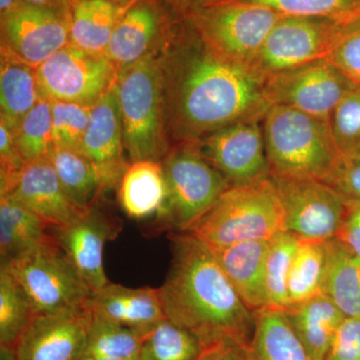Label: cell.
I'll return each mask as SVG.
<instances>
[{
    "label": "cell",
    "mask_w": 360,
    "mask_h": 360,
    "mask_svg": "<svg viewBox=\"0 0 360 360\" xmlns=\"http://www.w3.org/2000/svg\"><path fill=\"white\" fill-rule=\"evenodd\" d=\"M158 58L168 135L184 143L239 120L264 117L271 106L265 80L212 49L186 18L175 22Z\"/></svg>",
    "instance_id": "cell-1"
},
{
    "label": "cell",
    "mask_w": 360,
    "mask_h": 360,
    "mask_svg": "<svg viewBox=\"0 0 360 360\" xmlns=\"http://www.w3.org/2000/svg\"><path fill=\"white\" fill-rule=\"evenodd\" d=\"M172 259L160 290L165 316L203 347L231 338L250 347L255 314L246 307L212 248L186 232L172 234Z\"/></svg>",
    "instance_id": "cell-2"
},
{
    "label": "cell",
    "mask_w": 360,
    "mask_h": 360,
    "mask_svg": "<svg viewBox=\"0 0 360 360\" xmlns=\"http://www.w3.org/2000/svg\"><path fill=\"white\" fill-rule=\"evenodd\" d=\"M262 122L269 176L328 181L340 158L329 120L274 104Z\"/></svg>",
    "instance_id": "cell-3"
},
{
    "label": "cell",
    "mask_w": 360,
    "mask_h": 360,
    "mask_svg": "<svg viewBox=\"0 0 360 360\" xmlns=\"http://www.w3.org/2000/svg\"><path fill=\"white\" fill-rule=\"evenodd\" d=\"M158 49L118 70L116 77L123 143L131 162H161L168 153L169 135Z\"/></svg>",
    "instance_id": "cell-4"
},
{
    "label": "cell",
    "mask_w": 360,
    "mask_h": 360,
    "mask_svg": "<svg viewBox=\"0 0 360 360\" xmlns=\"http://www.w3.org/2000/svg\"><path fill=\"white\" fill-rule=\"evenodd\" d=\"M286 231L281 196L269 177L231 186L186 233L210 248L270 240Z\"/></svg>",
    "instance_id": "cell-5"
},
{
    "label": "cell",
    "mask_w": 360,
    "mask_h": 360,
    "mask_svg": "<svg viewBox=\"0 0 360 360\" xmlns=\"http://www.w3.org/2000/svg\"><path fill=\"white\" fill-rule=\"evenodd\" d=\"M7 264L32 303L35 315L87 307L92 290L53 236Z\"/></svg>",
    "instance_id": "cell-6"
},
{
    "label": "cell",
    "mask_w": 360,
    "mask_h": 360,
    "mask_svg": "<svg viewBox=\"0 0 360 360\" xmlns=\"http://www.w3.org/2000/svg\"><path fill=\"white\" fill-rule=\"evenodd\" d=\"M161 163L167 200L158 219L175 231L188 232L231 186L203 158L195 143L174 148Z\"/></svg>",
    "instance_id": "cell-7"
},
{
    "label": "cell",
    "mask_w": 360,
    "mask_h": 360,
    "mask_svg": "<svg viewBox=\"0 0 360 360\" xmlns=\"http://www.w3.org/2000/svg\"><path fill=\"white\" fill-rule=\"evenodd\" d=\"M283 16L253 4L213 1L184 18L212 49L250 70L269 33Z\"/></svg>",
    "instance_id": "cell-8"
},
{
    "label": "cell",
    "mask_w": 360,
    "mask_h": 360,
    "mask_svg": "<svg viewBox=\"0 0 360 360\" xmlns=\"http://www.w3.org/2000/svg\"><path fill=\"white\" fill-rule=\"evenodd\" d=\"M359 25L328 18L283 16L269 33L250 70L265 80L328 59L343 37Z\"/></svg>",
    "instance_id": "cell-9"
},
{
    "label": "cell",
    "mask_w": 360,
    "mask_h": 360,
    "mask_svg": "<svg viewBox=\"0 0 360 360\" xmlns=\"http://www.w3.org/2000/svg\"><path fill=\"white\" fill-rule=\"evenodd\" d=\"M117 71L105 53L68 44L40 65L37 75L45 98L94 106L115 84Z\"/></svg>",
    "instance_id": "cell-10"
},
{
    "label": "cell",
    "mask_w": 360,
    "mask_h": 360,
    "mask_svg": "<svg viewBox=\"0 0 360 360\" xmlns=\"http://www.w3.org/2000/svg\"><path fill=\"white\" fill-rule=\"evenodd\" d=\"M1 20V45L37 68L70 42V1L37 6L21 1Z\"/></svg>",
    "instance_id": "cell-11"
},
{
    "label": "cell",
    "mask_w": 360,
    "mask_h": 360,
    "mask_svg": "<svg viewBox=\"0 0 360 360\" xmlns=\"http://www.w3.org/2000/svg\"><path fill=\"white\" fill-rule=\"evenodd\" d=\"M270 179L283 202L286 231L307 240L336 238L347 205L333 187L314 179Z\"/></svg>",
    "instance_id": "cell-12"
},
{
    "label": "cell",
    "mask_w": 360,
    "mask_h": 360,
    "mask_svg": "<svg viewBox=\"0 0 360 360\" xmlns=\"http://www.w3.org/2000/svg\"><path fill=\"white\" fill-rule=\"evenodd\" d=\"M264 117L246 118L225 125L196 141L198 150L229 186L251 184L269 177Z\"/></svg>",
    "instance_id": "cell-13"
},
{
    "label": "cell",
    "mask_w": 360,
    "mask_h": 360,
    "mask_svg": "<svg viewBox=\"0 0 360 360\" xmlns=\"http://www.w3.org/2000/svg\"><path fill=\"white\" fill-rule=\"evenodd\" d=\"M354 85L323 59L267 77L265 91L271 105L290 106L330 120L336 105Z\"/></svg>",
    "instance_id": "cell-14"
},
{
    "label": "cell",
    "mask_w": 360,
    "mask_h": 360,
    "mask_svg": "<svg viewBox=\"0 0 360 360\" xmlns=\"http://www.w3.org/2000/svg\"><path fill=\"white\" fill-rule=\"evenodd\" d=\"M52 229L53 238L92 292L110 283L103 266V250L105 243L115 240L122 231L120 222L97 203L70 224Z\"/></svg>",
    "instance_id": "cell-15"
},
{
    "label": "cell",
    "mask_w": 360,
    "mask_h": 360,
    "mask_svg": "<svg viewBox=\"0 0 360 360\" xmlns=\"http://www.w3.org/2000/svg\"><path fill=\"white\" fill-rule=\"evenodd\" d=\"M181 16L165 0H136L115 28L105 54L117 70L158 51Z\"/></svg>",
    "instance_id": "cell-16"
},
{
    "label": "cell",
    "mask_w": 360,
    "mask_h": 360,
    "mask_svg": "<svg viewBox=\"0 0 360 360\" xmlns=\"http://www.w3.org/2000/svg\"><path fill=\"white\" fill-rule=\"evenodd\" d=\"M94 312L89 307L35 315L16 345L18 360H79L86 354Z\"/></svg>",
    "instance_id": "cell-17"
},
{
    "label": "cell",
    "mask_w": 360,
    "mask_h": 360,
    "mask_svg": "<svg viewBox=\"0 0 360 360\" xmlns=\"http://www.w3.org/2000/svg\"><path fill=\"white\" fill-rule=\"evenodd\" d=\"M123 130L115 82L92 108L80 153L101 170L108 187L120 184L130 163L123 158Z\"/></svg>",
    "instance_id": "cell-18"
},
{
    "label": "cell",
    "mask_w": 360,
    "mask_h": 360,
    "mask_svg": "<svg viewBox=\"0 0 360 360\" xmlns=\"http://www.w3.org/2000/svg\"><path fill=\"white\" fill-rule=\"evenodd\" d=\"M22 203L47 226H65L84 212L78 210L65 189L49 158L27 162L4 195Z\"/></svg>",
    "instance_id": "cell-19"
},
{
    "label": "cell",
    "mask_w": 360,
    "mask_h": 360,
    "mask_svg": "<svg viewBox=\"0 0 360 360\" xmlns=\"http://www.w3.org/2000/svg\"><path fill=\"white\" fill-rule=\"evenodd\" d=\"M87 307L94 314L144 335L167 317L158 288H131L110 283L92 292Z\"/></svg>",
    "instance_id": "cell-20"
},
{
    "label": "cell",
    "mask_w": 360,
    "mask_h": 360,
    "mask_svg": "<svg viewBox=\"0 0 360 360\" xmlns=\"http://www.w3.org/2000/svg\"><path fill=\"white\" fill-rule=\"evenodd\" d=\"M269 240H252L212 248L243 303L252 312L269 307L265 262Z\"/></svg>",
    "instance_id": "cell-21"
},
{
    "label": "cell",
    "mask_w": 360,
    "mask_h": 360,
    "mask_svg": "<svg viewBox=\"0 0 360 360\" xmlns=\"http://www.w3.org/2000/svg\"><path fill=\"white\" fill-rule=\"evenodd\" d=\"M167 200V184L160 161H134L118 184V202L127 217L146 219L160 215Z\"/></svg>",
    "instance_id": "cell-22"
},
{
    "label": "cell",
    "mask_w": 360,
    "mask_h": 360,
    "mask_svg": "<svg viewBox=\"0 0 360 360\" xmlns=\"http://www.w3.org/2000/svg\"><path fill=\"white\" fill-rule=\"evenodd\" d=\"M283 311L312 360H324L345 319L335 302L321 292L305 302L291 304Z\"/></svg>",
    "instance_id": "cell-23"
},
{
    "label": "cell",
    "mask_w": 360,
    "mask_h": 360,
    "mask_svg": "<svg viewBox=\"0 0 360 360\" xmlns=\"http://www.w3.org/2000/svg\"><path fill=\"white\" fill-rule=\"evenodd\" d=\"M0 63L1 120L13 132L41 96L37 68L2 45Z\"/></svg>",
    "instance_id": "cell-24"
},
{
    "label": "cell",
    "mask_w": 360,
    "mask_h": 360,
    "mask_svg": "<svg viewBox=\"0 0 360 360\" xmlns=\"http://www.w3.org/2000/svg\"><path fill=\"white\" fill-rule=\"evenodd\" d=\"M68 1L71 9L70 44L94 53H105L118 21L134 4H120L105 0Z\"/></svg>",
    "instance_id": "cell-25"
},
{
    "label": "cell",
    "mask_w": 360,
    "mask_h": 360,
    "mask_svg": "<svg viewBox=\"0 0 360 360\" xmlns=\"http://www.w3.org/2000/svg\"><path fill=\"white\" fill-rule=\"evenodd\" d=\"M326 264L321 292L345 316L360 317V257L338 238L326 241Z\"/></svg>",
    "instance_id": "cell-26"
},
{
    "label": "cell",
    "mask_w": 360,
    "mask_h": 360,
    "mask_svg": "<svg viewBox=\"0 0 360 360\" xmlns=\"http://www.w3.org/2000/svg\"><path fill=\"white\" fill-rule=\"evenodd\" d=\"M255 314L252 360H312L283 310L265 307Z\"/></svg>",
    "instance_id": "cell-27"
},
{
    "label": "cell",
    "mask_w": 360,
    "mask_h": 360,
    "mask_svg": "<svg viewBox=\"0 0 360 360\" xmlns=\"http://www.w3.org/2000/svg\"><path fill=\"white\" fill-rule=\"evenodd\" d=\"M49 160L71 202L82 212L97 205V198L110 188L98 167L80 151L54 148Z\"/></svg>",
    "instance_id": "cell-28"
},
{
    "label": "cell",
    "mask_w": 360,
    "mask_h": 360,
    "mask_svg": "<svg viewBox=\"0 0 360 360\" xmlns=\"http://www.w3.org/2000/svg\"><path fill=\"white\" fill-rule=\"evenodd\" d=\"M46 224L30 208L11 196H0V255L1 262L20 257L47 240Z\"/></svg>",
    "instance_id": "cell-29"
},
{
    "label": "cell",
    "mask_w": 360,
    "mask_h": 360,
    "mask_svg": "<svg viewBox=\"0 0 360 360\" xmlns=\"http://www.w3.org/2000/svg\"><path fill=\"white\" fill-rule=\"evenodd\" d=\"M35 316L20 283L4 262L0 265V345L16 347Z\"/></svg>",
    "instance_id": "cell-30"
},
{
    "label": "cell",
    "mask_w": 360,
    "mask_h": 360,
    "mask_svg": "<svg viewBox=\"0 0 360 360\" xmlns=\"http://www.w3.org/2000/svg\"><path fill=\"white\" fill-rule=\"evenodd\" d=\"M326 241L300 239L288 279L290 305L321 293L326 264Z\"/></svg>",
    "instance_id": "cell-31"
},
{
    "label": "cell",
    "mask_w": 360,
    "mask_h": 360,
    "mask_svg": "<svg viewBox=\"0 0 360 360\" xmlns=\"http://www.w3.org/2000/svg\"><path fill=\"white\" fill-rule=\"evenodd\" d=\"M203 347L198 336L165 317L144 336L139 360H196Z\"/></svg>",
    "instance_id": "cell-32"
},
{
    "label": "cell",
    "mask_w": 360,
    "mask_h": 360,
    "mask_svg": "<svg viewBox=\"0 0 360 360\" xmlns=\"http://www.w3.org/2000/svg\"><path fill=\"white\" fill-rule=\"evenodd\" d=\"M144 336L94 314L85 355L94 359H139Z\"/></svg>",
    "instance_id": "cell-33"
},
{
    "label": "cell",
    "mask_w": 360,
    "mask_h": 360,
    "mask_svg": "<svg viewBox=\"0 0 360 360\" xmlns=\"http://www.w3.org/2000/svg\"><path fill=\"white\" fill-rule=\"evenodd\" d=\"M300 238L288 231L269 240L265 262V284L270 309L285 310L290 305L288 279Z\"/></svg>",
    "instance_id": "cell-34"
},
{
    "label": "cell",
    "mask_w": 360,
    "mask_h": 360,
    "mask_svg": "<svg viewBox=\"0 0 360 360\" xmlns=\"http://www.w3.org/2000/svg\"><path fill=\"white\" fill-rule=\"evenodd\" d=\"M13 135L14 144L26 163L49 158L54 148L51 101L40 96Z\"/></svg>",
    "instance_id": "cell-35"
},
{
    "label": "cell",
    "mask_w": 360,
    "mask_h": 360,
    "mask_svg": "<svg viewBox=\"0 0 360 360\" xmlns=\"http://www.w3.org/2000/svg\"><path fill=\"white\" fill-rule=\"evenodd\" d=\"M213 1L253 4L266 7L284 16L328 18L360 22V0H207L205 4Z\"/></svg>",
    "instance_id": "cell-36"
},
{
    "label": "cell",
    "mask_w": 360,
    "mask_h": 360,
    "mask_svg": "<svg viewBox=\"0 0 360 360\" xmlns=\"http://www.w3.org/2000/svg\"><path fill=\"white\" fill-rule=\"evenodd\" d=\"M51 103L54 148L80 151L94 106L63 101Z\"/></svg>",
    "instance_id": "cell-37"
},
{
    "label": "cell",
    "mask_w": 360,
    "mask_h": 360,
    "mask_svg": "<svg viewBox=\"0 0 360 360\" xmlns=\"http://www.w3.org/2000/svg\"><path fill=\"white\" fill-rule=\"evenodd\" d=\"M330 127L340 156L360 149V86L354 85L336 105Z\"/></svg>",
    "instance_id": "cell-38"
},
{
    "label": "cell",
    "mask_w": 360,
    "mask_h": 360,
    "mask_svg": "<svg viewBox=\"0 0 360 360\" xmlns=\"http://www.w3.org/2000/svg\"><path fill=\"white\" fill-rule=\"evenodd\" d=\"M326 184L333 187L347 205L360 203V149L341 155Z\"/></svg>",
    "instance_id": "cell-39"
},
{
    "label": "cell",
    "mask_w": 360,
    "mask_h": 360,
    "mask_svg": "<svg viewBox=\"0 0 360 360\" xmlns=\"http://www.w3.org/2000/svg\"><path fill=\"white\" fill-rule=\"evenodd\" d=\"M25 165L14 144L13 132L0 120V196L9 191Z\"/></svg>",
    "instance_id": "cell-40"
},
{
    "label": "cell",
    "mask_w": 360,
    "mask_h": 360,
    "mask_svg": "<svg viewBox=\"0 0 360 360\" xmlns=\"http://www.w3.org/2000/svg\"><path fill=\"white\" fill-rule=\"evenodd\" d=\"M328 60L352 84L360 85V25L343 37Z\"/></svg>",
    "instance_id": "cell-41"
},
{
    "label": "cell",
    "mask_w": 360,
    "mask_h": 360,
    "mask_svg": "<svg viewBox=\"0 0 360 360\" xmlns=\"http://www.w3.org/2000/svg\"><path fill=\"white\" fill-rule=\"evenodd\" d=\"M324 360H360V317L345 316Z\"/></svg>",
    "instance_id": "cell-42"
},
{
    "label": "cell",
    "mask_w": 360,
    "mask_h": 360,
    "mask_svg": "<svg viewBox=\"0 0 360 360\" xmlns=\"http://www.w3.org/2000/svg\"><path fill=\"white\" fill-rule=\"evenodd\" d=\"M196 360H252L250 347L231 338H225L203 347Z\"/></svg>",
    "instance_id": "cell-43"
},
{
    "label": "cell",
    "mask_w": 360,
    "mask_h": 360,
    "mask_svg": "<svg viewBox=\"0 0 360 360\" xmlns=\"http://www.w3.org/2000/svg\"><path fill=\"white\" fill-rule=\"evenodd\" d=\"M336 238L360 257V203L347 205V212Z\"/></svg>",
    "instance_id": "cell-44"
},
{
    "label": "cell",
    "mask_w": 360,
    "mask_h": 360,
    "mask_svg": "<svg viewBox=\"0 0 360 360\" xmlns=\"http://www.w3.org/2000/svg\"><path fill=\"white\" fill-rule=\"evenodd\" d=\"M168 6L174 11L177 15L186 16L187 14L193 11L194 9L198 8L205 4L207 0H165Z\"/></svg>",
    "instance_id": "cell-45"
},
{
    "label": "cell",
    "mask_w": 360,
    "mask_h": 360,
    "mask_svg": "<svg viewBox=\"0 0 360 360\" xmlns=\"http://www.w3.org/2000/svg\"><path fill=\"white\" fill-rule=\"evenodd\" d=\"M0 360H18L16 347L0 345Z\"/></svg>",
    "instance_id": "cell-46"
},
{
    "label": "cell",
    "mask_w": 360,
    "mask_h": 360,
    "mask_svg": "<svg viewBox=\"0 0 360 360\" xmlns=\"http://www.w3.org/2000/svg\"><path fill=\"white\" fill-rule=\"evenodd\" d=\"M21 1L22 0H0V18L13 11Z\"/></svg>",
    "instance_id": "cell-47"
},
{
    "label": "cell",
    "mask_w": 360,
    "mask_h": 360,
    "mask_svg": "<svg viewBox=\"0 0 360 360\" xmlns=\"http://www.w3.org/2000/svg\"><path fill=\"white\" fill-rule=\"evenodd\" d=\"M26 4H37V6H52V4H61L68 0H22Z\"/></svg>",
    "instance_id": "cell-48"
},
{
    "label": "cell",
    "mask_w": 360,
    "mask_h": 360,
    "mask_svg": "<svg viewBox=\"0 0 360 360\" xmlns=\"http://www.w3.org/2000/svg\"><path fill=\"white\" fill-rule=\"evenodd\" d=\"M105 1L115 2V4H129L132 2L136 1V0H105Z\"/></svg>",
    "instance_id": "cell-49"
},
{
    "label": "cell",
    "mask_w": 360,
    "mask_h": 360,
    "mask_svg": "<svg viewBox=\"0 0 360 360\" xmlns=\"http://www.w3.org/2000/svg\"><path fill=\"white\" fill-rule=\"evenodd\" d=\"M79 360H96L94 359V357L90 356V355H84V357H82V359Z\"/></svg>",
    "instance_id": "cell-50"
},
{
    "label": "cell",
    "mask_w": 360,
    "mask_h": 360,
    "mask_svg": "<svg viewBox=\"0 0 360 360\" xmlns=\"http://www.w3.org/2000/svg\"><path fill=\"white\" fill-rule=\"evenodd\" d=\"M96 360H139V359H94Z\"/></svg>",
    "instance_id": "cell-51"
},
{
    "label": "cell",
    "mask_w": 360,
    "mask_h": 360,
    "mask_svg": "<svg viewBox=\"0 0 360 360\" xmlns=\"http://www.w3.org/2000/svg\"><path fill=\"white\" fill-rule=\"evenodd\" d=\"M359 86H360V85H359Z\"/></svg>",
    "instance_id": "cell-52"
}]
</instances>
